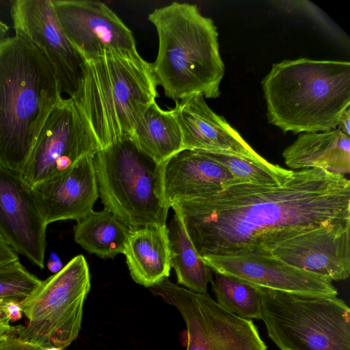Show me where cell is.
Returning <instances> with one entry per match:
<instances>
[{"label":"cell","instance_id":"obj_1","mask_svg":"<svg viewBox=\"0 0 350 350\" xmlns=\"http://www.w3.org/2000/svg\"><path fill=\"white\" fill-rule=\"evenodd\" d=\"M170 208L201 258L271 256L289 239L350 220V182L322 169H303L281 184H237L206 198L174 202Z\"/></svg>","mask_w":350,"mask_h":350},{"label":"cell","instance_id":"obj_2","mask_svg":"<svg viewBox=\"0 0 350 350\" xmlns=\"http://www.w3.org/2000/svg\"><path fill=\"white\" fill-rule=\"evenodd\" d=\"M71 98L100 150L130 139L159 96L151 64L135 50H108L82 61Z\"/></svg>","mask_w":350,"mask_h":350},{"label":"cell","instance_id":"obj_3","mask_svg":"<svg viewBox=\"0 0 350 350\" xmlns=\"http://www.w3.org/2000/svg\"><path fill=\"white\" fill-rule=\"evenodd\" d=\"M62 98L55 72L38 48L17 35L0 40V167L21 174Z\"/></svg>","mask_w":350,"mask_h":350},{"label":"cell","instance_id":"obj_4","mask_svg":"<svg viewBox=\"0 0 350 350\" xmlns=\"http://www.w3.org/2000/svg\"><path fill=\"white\" fill-rule=\"evenodd\" d=\"M148 20L159 40L152 70L165 95L175 103L193 95L219 97L225 66L213 21L196 5L179 2L154 10Z\"/></svg>","mask_w":350,"mask_h":350},{"label":"cell","instance_id":"obj_5","mask_svg":"<svg viewBox=\"0 0 350 350\" xmlns=\"http://www.w3.org/2000/svg\"><path fill=\"white\" fill-rule=\"evenodd\" d=\"M262 88L271 124L295 134L330 131L350 107V62L284 60L272 65Z\"/></svg>","mask_w":350,"mask_h":350},{"label":"cell","instance_id":"obj_6","mask_svg":"<svg viewBox=\"0 0 350 350\" xmlns=\"http://www.w3.org/2000/svg\"><path fill=\"white\" fill-rule=\"evenodd\" d=\"M258 287L260 319L280 350H350V309L343 300Z\"/></svg>","mask_w":350,"mask_h":350},{"label":"cell","instance_id":"obj_7","mask_svg":"<svg viewBox=\"0 0 350 350\" xmlns=\"http://www.w3.org/2000/svg\"><path fill=\"white\" fill-rule=\"evenodd\" d=\"M93 161L105 209L131 229L166 226L170 208L160 198V165L130 139L100 150Z\"/></svg>","mask_w":350,"mask_h":350},{"label":"cell","instance_id":"obj_8","mask_svg":"<svg viewBox=\"0 0 350 350\" xmlns=\"http://www.w3.org/2000/svg\"><path fill=\"white\" fill-rule=\"evenodd\" d=\"M90 286L88 265L78 255L21 303L28 323L14 326L15 330L31 343L63 350L79 335Z\"/></svg>","mask_w":350,"mask_h":350},{"label":"cell","instance_id":"obj_9","mask_svg":"<svg viewBox=\"0 0 350 350\" xmlns=\"http://www.w3.org/2000/svg\"><path fill=\"white\" fill-rule=\"evenodd\" d=\"M150 288L181 314L186 350H267L252 320L227 311L207 293L191 291L167 278Z\"/></svg>","mask_w":350,"mask_h":350},{"label":"cell","instance_id":"obj_10","mask_svg":"<svg viewBox=\"0 0 350 350\" xmlns=\"http://www.w3.org/2000/svg\"><path fill=\"white\" fill-rule=\"evenodd\" d=\"M100 150L73 100L62 98L46 119L21 176L33 187L66 174Z\"/></svg>","mask_w":350,"mask_h":350},{"label":"cell","instance_id":"obj_11","mask_svg":"<svg viewBox=\"0 0 350 350\" xmlns=\"http://www.w3.org/2000/svg\"><path fill=\"white\" fill-rule=\"evenodd\" d=\"M11 16L15 35L33 44L52 66L61 92L77 91L82 59L66 37L52 0H16Z\"/></svg>","mask_w":350,"mask_h":350},{"label":"cell","instance_id":"obj_12","mask_svg":"<svg viewBox=\"0 0 350 350\" xmlns=\"http://www.w3.org/2000/svg\"><path fill=\"white\" fill-rule=\"evenodd\" d=\"M61 26L82 61L108 50H135L133 32L103 2L52 0Z\"/></svg>","mask_w":350,"mask_h":350},{"label":"cell","instance_id":"obj_13","mask_svg":"<svg viewBox=\"0 0 350 350\" xmlns=\"http://www.w3.org/2000/svg\"><path fill=\"white\" fill-rule=\"evenodd\" d=\"M47 226L31 187L21 174L0 167V236L40 269L44 267Z\"/></svg>","mask_w":350,"mask_h":350},{"label":"cell","instance_id":"obj_14","mask_svg":"<svg viewBox=\"0 0 350 350\" xmlns=\"http://www.w3.org/2000/svg\"><path fill=\"white\" fill-rule=\"evenodd\" d=\"M271 256L330 281L350 275V220L322 226L289 239Z\"/></svg>","mask_w":350,"mask_h":350},{"label":"cell","instance_id":"obj_15","mask_svg":"<svg viewBox=\"0 0 350 350\" xmlns=\"http://www.w3.org/2000/svg\"><path fill=\"white\" fill-rule=\"evenodd\" d=\"M215 273L280 291L335 297L332 281L289 265L273 256L241 254L202 258Z\"/></svg>","mask_w":350,"mask_h":350},{"label":"cell","instance_id":"obj_16","mask_svg":"<svg viewBox=\"0 0 350 350\" xmlns=\"http://www.w3.org/2000/svg\"><path fill=\"white\" fill-rule=\"evenodd\" d=\"M241 184L208 152L184 150L160 165V198L170 208L176 202L206 198Z\"/></svg>","mask_w":350,"mask_h":350},{"label":"cell","instance_id":"obj_17","mask_svg":"<svg viewBox=\"0 0 350 350\" xmlns=\"http://www.w3.org/2000/svg\"><path fill=\"white\" fill-rule=\"evenodd\" d=\"M180 129L184 150L241 157L258 161L259 155L221 116L215 113L202 95L175 103L172 108Z\"/></svg>","mask_w":350,"mask_h":350},{"label":"cell","instance_id":"obj_18","mask_svg":"<svg viewBox=\"0 0 350 350\" xmlns=\"http://www.w3.org/2000/svg\"><path fill=\"white\" fill-rule=\"evenodd\" d=\"M94 156L84 157L62 176L31 187L34 200L47 225L67 219L77 221L93 211L99 196Z\"/></svg>","mask_w":350,"mask_h":350},{"label":"cell","instance_id":"obj_19","mask_svg":"<svg viewBox=\"0 0 350 350\" xmlns=\"http://www.w3.org/2000/svg\"><path fill=\"white\" fill-rule=\"evenodd\" d=\"M124 254L137 284L150 288L167 278L171 252L167 225L131 229Z\"/></svg>","mask_w":350,"mask_h":350},{"label":"cell","instance_id":"obj_20","mask_svg":"<svg viewBox=\"0 0 350 350\" xmlns=\"http://www.w3.org/2000/svg\"><path fill=\"white\" fill-rule=\"evenodd\" d=\"M282 156L292 169L319 168L345 176L350 172V138L338 128L304 133L284 150Z\"/></svg>","mask_w":350,"mask_h":350},{"label":"cell","instance_id":"obj_21","mask_svg":"<svg viewBox=\"0 0 350 350\" xmlns=\"http://www.w3.org/2000/svg\"><path fill=\"white\" fill-rule=\"evenodd\" d=\"M130 139L159 165L183 150L181 131L173 109H162L156 101L146 110Z\"/></svg>","mask_w":350,"mask_h":350},{"label":"cell","instance_id":"obj_22","mask_svg":"<svg viewBox=\"0 0 350 350\" xmlns=\"http://www.w3.org/2000/svg\"><path fill=\"white\" fill-rule=\"evenodd\" d=\"M130 228L113 213L104 208L91 211L74 226V239L84 250L103 258L124 254Z\"/></svg>","mask_w":350,"mask_h":350},{"label":"cell","instance_id":"obj_23","mask_svg":"<svg viewBox=\"0 0 350 350\" xmlns=\"http://www.w3.org/2000/svg\"><path fill=\"white\" fill-rule=\"evenodd\" d=\"M167 229L171 267L175 271L178 283L191 291L206 293L208 284L213 280L212 270L198 253L177 215H174Z\"/></svg>","mask_w":350,"mask_h":350},{"label":"cell","instance_id":"obj_24","mask_svg":"<svg viewBox=\"0 0 350 350\" xmlns=\"http://www.w3.org/2000/svg\"><path fill=\"white\" fill-rule=\"evenodd\" d=\"M211 284L217 302L223 308L245 319H260V293L258 286L219 273H215Z\"/></svg>","mask_w":350,"mask_h":350},{"label":"cell","instance_id":"obj_25","mask_svg":"<svg viewBox=\"0 0 350 350\" xmlns=\"http://www.w3.org/2000/svg\"><path fill=\"white\" fill-rule=\"evenodd\" d=\"M208 153L216 161L226 167L241 184H281L287 180L294 172L273 165L267 160L258 161L234 155Z\"/></svg>","mask_w":350,"mask_h":350},{"label":"cell","instance_id":"obj_26","mask_svg":"<svg viewBox=\"0 0 350 350\" xmlns=\"http://www.w3.org/2000/svg\"><path fill=\"white\" fill-rule=\"evenodd\" d=\"M41 282L19 259L0 265V302H23Z\"/></svg>","mask_w":350,"mask_h":350},{"label":"cell","instance_id":"obj_27","mask_svg":"<svg viewBox=\"0 0 350 350\" xmlns=\"http://www.w3.org/2000/svg\"><path fill=\"white\" fill-rule=\"evenodd\" d=\"M44 348L22 338L12 326L10 330L0 336V350H44Z\"/></svg>","mask_w":350,"mask_h":350},{"label":"cell","instance_id":"obj_28","mask_svg":"<svg viewBox=\"0 0 350 350\" xmlns=\"http://www.w3.org/2000/svg\"><path fill=\"white\" fill-rule=\"evenodd\" d=\"M16 253L0 236V265L18 260Z\"/></svg>","mask_w":350,"mask_h":350},{"label":"cell","instance_id":"obj_29","mask_svg":"<svg viewBox=\"0 0 350 350\" xmlns=\"http://www.w3.org/2000/svg\"><path fill=\"white\" fill-rule=\"evenodd\" d=\"M8 302H0V336L11 329L10 319L7 311Z\"/></svg>","mask_w":350,"mask_h":350},{"label":"cell","instance_id":"obj_30","mask_svg":"<svg viewBox=\"0 0 350 350\" xmlns=\"http://www.w3.org/2000/svg\"><path fill=\"white\" fill-rule=\"evenodd\" d=\"M7 311L10 321H16L22 318L23 311L21 303L8 302Z\"/></svg>","mask_w":350,"mask_h":350},{"label":"cell","instance_id":"obj_31","mask_svg":"<svg viewBox=\"0 0 350 350\" xmlns=\"http://www.w3.org/2000/svg\"><path fill=\"white\" fill-rule=\"evenodd\" d=\"M47 267L49 271L53 273H56L63 268V264L58 256L55 252H51L47 262Z\"/></svg>","mask_w":350,"mask_h":350},{"label":"cell","instance_id":"obj_32","mask_svg":"<svg viewBox=\"0 0 350 350\" xmlns=\"http://www.w3.org/2000/svg\"><path fill=\"white\" fill-rule=\"evenodd\" d=\"M338 126L343 133L347 136L350 135V107L342 114Z\"/></svg>","mask_w":350,"mask_h":350},{"label":"cell","instance_id":"obj_33","mask_svg":"<svg viewBox=\"0 0 350 350\" xmlns=\"http://www.w3.org/2000/svg\"><path fill=\"white\" fill-rule=\"evenodd\" d=\"M9 27L0 20V40L5 38Z\"/></svg>","mask_w":350,"mask_h":350},{"label":"cell","instance_id":"obj_34","mask_svg":"<svg viewBox=\"0 0 350 350\" xmlns=\"http://www.w3.org/2000/svg\"><path fill=\"white\" fill-rule=\"evenodd\" d=\"M44 350H62V349H61L59 348L54 347H51L44 348Z\"/></svg>","mask_w":350,"mask_h":350}]
</instances>
